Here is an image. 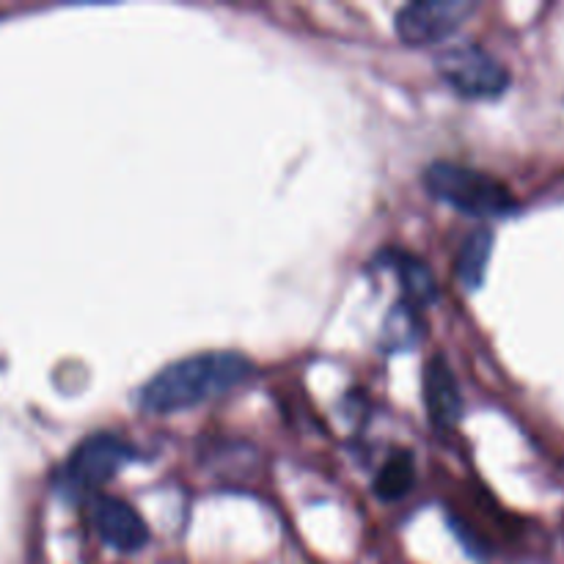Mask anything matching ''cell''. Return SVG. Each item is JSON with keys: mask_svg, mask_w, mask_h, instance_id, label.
<instances>
[{"mask_svg": "<svg viewBox=\"0 0 564 564\" xmlns=\"http://www.w3.org/2000/svg\"><path fill=\"white\" fill-rule=\"evenodd\" d=\"M253 367L240 352H202L160 369L141 389V408L149 413H174L226 394L251 378Z\"/></svg>", "mask_w": 564, "mask_h": 564, "instance_id": "cell-1", "label": "cell"}, {"mask_svg": "<svg viewBox=\"0 0 564 564\" xmlns=\"http://www.w3.org/2000/svg\"><path fill=\"white\" fill-rule=\"evenodd\" d=\"M424 185L438 202L449 204V207L460 209L471 218H501V215H510L518 209L516 196L505 182L485 174V171L449 163V160L427 165Z\"/></svg>", "mask_w": 564, "mask_h": 564, "instance_id": "cell-2", "label": "cell"}, {"mask_svg": "<svg viewBox=\"0 0 564 564\" xmlns=\"http://www.w3.org/2000/svg\"><path fill=\"white\" fill-rule=\"evenodd\" d=\"M435 66H438V75L460 97L468 99L501 97L510 86L507 66L479 44H452V47L441 50Z\"/></svg>", "mask_w": 564, "mask_h": 564, "instance_id": "cell-3", "label": "cell"}, {"mask_svg": "<svg viewBox=\"0 0 564 564\" xmlns=\"http://www.w3.org/2000/svg\"><path fill=\"white\" fill-rule=\"evenodd\" d=\"M477 6L468 0H424L411 3L397 14V33L405 44H433L455 33L471 17Z\"/></svg>", "mask_w": 564, "mask_h": 564, "instance_id": "cell-4", "label": "cell"}, {"mask_svg": "<svg viewBox=\"0 0 564 564\" xmlns=\"http://www.w3.org/2000/svg\"><path fill=\"white\" fill-rule=\"evenodd\" d=\"M130 455V446L121 444L116 435H94L72 452L66 463V479L80 490H97L119 474Z\"/></svg>", "mask_w": 564, "mask_h": 564, "instance_id": "cell-5", "label": "cell"}, {"mask_svg": "<svg viewBox=\"0 0 564 564\" xmlns=\"http://www.w3.org/2000/svg\"><path fill=\"white\" fill-rule=\"evenodd\" d=\"M91 523L99 538L121 554L141 551L149 543V527L141 512L116 496H97L91 501Z\"/></svg>", "mask_w": 564, "mask_h": 564, "instance_id": "cell-6", "label": "cell"}, {"mask_svg": "<svg viewBox=\"0 0 564 564\" xmlns=\"http://www.w3.org/2000/svg\"><path fill=\"white\" fill-rule=\"evenodd\" d=\"M424 405L435 427L452 430L463 419V397L455 372L444 356L430 358L424 367Z\"/></svg>", "mask_w": 564, "mask_h": 564, "instance_id": "cell-7", "label": "cell"}, {"mask_svg": "<svg viewBox=\"0 0 564 564\" xmlns=\"http://www.w3.org/2000/svg\"><path fill=\"white\" fill-rule=\"evenodd\" d=\"M391 262L397 264V273H400L408 306L422 308L438 297V281H435L433 270H430L422 259L405 251H394L391 253Z\"/></svg>", "mask_w": 564, "mask_h": 564, "instance_id": "cell-8", "label": "cell"}, {"mask_svg": "<svg viewBox=\"0 0 564 564\" xmlns=\"http://www.w3.org/2000/svg\"><path fill=\"white\" fill-rule=\"evenodd\" d=\"M490 253H494V231L488 226L471 231L466 242L460 248V257H457V279L463 281L466 290H479L488 273Z\"/></svg>", "mask_w": 564, "mask_h": 564, "instance_id": "cell-9", "label": "cell"}, {"mask_svg": "<svg viewBox=\"0 0 564 564\" xmlns=\"http://www.w3.org/2000/svg\"><path fill=\"white\" fill-rule=\"evenodd\" d=\"M413 479H416V471H413V457L408 455L405 449H397L389 460L383 463V468L375 477V490H378L380 499L397 501L402 496L411 494Z\"/></svg>", "mask_w": 564, "mask_h": 564, "instance_id": "cell-10", "label": "cell"}]
</instances>
